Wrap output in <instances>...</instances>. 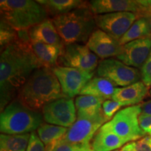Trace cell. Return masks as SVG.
<instances>
[{
    "label": "cell",
    "mask_w": 151,
    "mask_h": 151,
    "mask_svg": "<svg viewBox=\"0 0 151 151\" xmlns=\"http://www.w3.org/2000/svg\"><path fill=\"white\" fill-rule=\"evenodd\" d=\"M52 69L59 81L62 94L67 98H73L80 94L83 88L94 76V72L62 66H57Z\"/></svg>",
    "instance_id": "7c38bea8"
},
{
    "label": "cell",
    "mask_w": 151,
    "mask_h": 151,
    "mask_svg": "<svg viewBox=\"0 0 151 151\" xmlns=\"http://www.w3.org/2000/svg\"><path fill=\"white\" fill-rule=\"evenodd\" d=\"M149 22H150V27H151V20H149Z\"/></svg>",
    "instance_id": "d590c367"
},
{
    "label": "cell",
    "mask_w": 151,
    "mask_h": 151,
    "mask_svg": "<svg viewBox=\"0 0 151 151\" xmlns=\"http://www.w3.org/2000/svg\"><path fill=\"white\" fill-rule=\"evenodd\" d=\"M141 114L151 115V99L141 104Z\"/></svg>",
    "instance_id": "d6a6232c"
},
{
    "label": "cell",
    "mask_w": 151,
    "mask_h": 151,
    "mask_svg": "<svg viewBox=\"0 0 151 151\" xmlns=\"http://www.w3.org/2000/svg\"><path fill=\"white\" fill-rule=\"evenodd\" d=\"M148 94H149V96H150V97H151V88H150V90H149V92H148Z\"/></svg>",
    "instance_id": "e575fe53"
},
{
    "label": "cell",
    "mask_w": 151,
    "mask_h": 151,
    "mask_svg": "<svg viewBox=\"0 0 151 151\" xmlns=\"http://www.w3.org/2000/svg\"><path fill=\"white\" fill-rule=\"evenodd\" d=\"M115 85L107 79L93 77L80 92V95H90L104 100L112 99L116 88Z\"/></svg>",
    "instance_id": "d6986e66"
},
{
    "label": "cell",
    "mask_w": 151,
    "mask_h": 151,
    "mask_svg": "<svg viewBox=\"0 0 151 151\" xmlns=\"http://www.w3.org/2000/svg\"><path fill=\"white\" fill-rule=\"evenodd\" d=\"M151 38L135 40L122 46L120 54L117 59L126 65L134 68H141L150 57Z\"/></svg>",
    "instance_id": "5bb4252c"
},
{
    "label": "cell",
    "mask_w": 151,
    "mask_h": 151,
    "mask_svg": "<svg viewBox=\"0 0 151 151\" xmlns=\"http://www.w3.org/2000/svg\"><path fill=\"white\" fill-rule=\"evenodd\" d=\"M86 46L102 60L117 57L120 54L122 48L118 40L100 29L94 30L87 41Z\"/></svg>",
    "instance_id": "9a60e30c"
},
{
    "label": "cell",
    "mask_w": 151,
    "mask_h": 151,
    "mask_svg": "<svg viewBox=\"0 0 151 151\" xmlns=\"http://www.w3.org/2000/svg\"><path fill=\"white\" fill-rule=\"evenodd\" d=\"M1 20L17 32L29 30L47 20L46 10L37 1L1 0Z\"/></svg>",
    "instance_id": "277c9868"
},
{
    "label": "cell",
    "mask_w": 151,
    "mask_h": 151,
    "mask_svg": "<svg viewBox=\"0 0 151 151\" xmlns=\"http://www.w3.org/2000/svg\"><path fill=\"white\" fill-rule=\"evenodd\" d=\"M48 15L54 17L67 14L79 8L89 7V2L81 0H39Z\"/></svg>",
    "instance_id": "ffe728a7"
},
{
    "label": "cell",
    "mask_w": 151,
    "mask_h": 151,
    "mask_svg": "<svg viewBox=\"0 0 151 151\" xmlns=\"http://www.w3.org/2000/svg\"><path fill=\"white\" fill-rule=\"evenodd\" d=\"M89 8L94 15L117 12H131L140 18L151 16V1L134 0H93Z\"/></svg>",
    "instance_id": "30bf717a"
},
{
    "label": "cell",
    "mask_w": 151,
    "mask_h": 151,
    "mask_svg": "<svg viewBox=\"0 0 151 151\" xmlns=\"http://www.w3.org/2000/svg\"><path fill=\"white\" fill-rule=\"evenodd\" d=\"M103 111L92 116H77V119L68 131L62 140L76 144L90 145L97 132L106 122Z\"/></svg>",
    "instance_id": "ba28073f"
},
{
    "label": "cell",
    "mask_w": 151,
    "mask_h": 151,
    "mask_svg": "<svg viewBox=\"0 0 151 151\" xmlns=\"http://www.w3.org/2000/svg\"><path fill=\"white\" fill-rule=\"evenodd\" d=\"M139 123L141 129L146 134L151 136V115L140 114L139 116Z\"/></svg>",
    "instance_id": "4dcf8cb0"
},
{
    "label": "cell",
    "mask_w": 151,
    "mask_h": 151,
    "mask_svg": "<svg viewBox=\"0 0 151 151\" xmlns=\"http://www.w3.org/2000/svg\"><path fill=\"white\" fill-rule=\"evenodd\" d=\"M43 67L34 53L30 39L18 40L6 46L0 58L1 111L9 104L36 69Z\"/></svg>",
    "instance_id": "6da1fadb"
},
{
    "label": "cell",
    "mask_w": 151,
    "mask_h": 151,
    "mask_svg": "<svg viewBox=\"0 0 151 151\" xmlns=\"http://www.w3.org/2000/svg\"><path fill=\"white\" fill-rule=\"evenodd\" d=\"M141 80L147 88L151 87V58H149L141 68Z\"/></svg>",
    "instance_id": "f546056e"
},
{
    "label": "cell",
    "mask_w": 151,
    "mask_h": 151,
    "mask_svg": "<svg viewBox=\"0 0 151 151\" xmlns=\"http://www.w3.org/2000/svg\"><path fill=\"white\" fill-rule=\"evenodd\" d=\"M30 134L0 135V151H26Z\"/></svg>",
    "instance_id": "d4e9b609"
},
{
    "label": "cell",
    "mask_w": 151,
    "mask_h": 151,
    "mask_svg": "<svg viewBox=\"0 0 151 151\" xmlns=\"http://www.w3.org/2000/svg\"><path fill=\"white\" fill-rule=\"evenodd\" d=\"M69 128L48 123H42L37 129V134L46 147V151H51L63 139Z\"/></svg>",
    "instance_id": "7402d4cb"
},
{
    "label": "cell",
    "mask_w": 151,
    "mask_h": 151,
    "mask_svg": "<svg viewBox=\"0 0 151 151\" xmlns=\"http://www.w3.org/2000/svg\"><path fill=\"white\" fill-rule=\"evenodd\" d=\"M151 38V27L149 18H140L137 19L129 30L119 41L121 46L131 41L141 39Z\"/></svg>",
    "instance_id": "603a6c76"
},
{
    "label": "cell",
    "mask_w": 151,
    "mask_h": 151,
    "mask_svg": "<svg viewBox=\"0 0 151 151\" xmlns=\"http://www.w3.org/2000/svg\"><path fill=\"white\" fill-rule=\"evenodd\" d=\"M97 74L110 81L115 86L122 88L139 82L141 79V71L137 68L126 65L113 58L101 60L97 68Z\"/></svg>",
    "instance_id": "52a82bcc"
},
{
    "label": "cell",
    "mask_w": 151,
    "mask_h": 151,
    "mask_svg": "<svg viewBox=\"0 0 151 151\" xmlns=\"http://www.w3.org/2000/svg\"><path fill=\"white\" fill-rule=\"evenodd\" d=\"M26 151H46V147L36 132L30 134V138Z\"/></svg>",
    "instance_id": "f1b7e54d"
},
{
    "label": "cell",
    "mask_w": 151,
    "mask_h": 151,
    "mask_svg": "<svg viewBox=\"0 0 151 151\" xmlns=\"http://www.w3.org/2000/svg\"><path fill=\"white\" fill-rule=\"evenodd\" d=\"M139 17L131 12L94 15L96 25L118 41Z\"/></svg>",
    "instance_id": "4fadbf2b"
},
{
    "label": "cell",
    "mask_w": 151,
    "mask_h": 151,
    "mask_svg": "<svg viewBox=\"0 0 151 151\" xmlns=\"http://www.w3.org/2000/svg\"><path fill=\"white\" fill-rule=\"evenodd\" d=\"M141 113V104L127 106L117 112L104 125L127 142L138 141L146 135L139 126Z\"/></svg>",
    "instance_id": "8992f818"
},
{
    "label": "cell",
    "mask_w": 151,
    "mask_h": 151,
    "mask_svg": "<svg viewBox=\"0 0 151 151\" xmlns=\"http://www.w3.org/2000/svg\"><path fill=\"white\" fill-rule=\"evenodd\" d=\"M127 141L118 137L104 124L94 136L92 148L94 151H114L121 148Z\"/></svg>",
    "instance_id": "ac0fdd59"
},
{
    "label": "cell",
    "mask_w": 151,
    "mask_h": 151,
    "mask_svg": "<svg viewBox=\"0 0 151 151\" xmlns=\"http://www.w3.org/2000/svg\"><path fill=\"white\" fill-rule=\"evenodd\" d=\"M19 39L18 32L10 27L2 20H1V29H0V44L1 50L12 44Z\"/></svg>",
    "instance_id": "484cf974"
},
{
    "label": "cell",
    "mask_w": 151,
    "mask_h": 151,
    "mask_svg": "<svg viewBox=\"0 0 151 151\" xmlns=\"http://www.w3.org/2000/svg\"><path fill=\"white\" fill-rule=\"evenodd\" d=\"M59 60L62 67L75 68L88 72H94L99 65V58L86 45L71 43L65 45Z\"/></svg>",
    "instance_id": "9c48e42d"
},
{
    "label": "cell",
    "mask_w": 151,
    "mask_h": 151,
    "mask_svg": "<svg viewBox=\"0 0 151 151\" xmlns=\"http://www.w3.org/2000/svg\"><path fill=\"white\" fill-rule=\"evenodd\" d=\"M135 151H151V136L143 137L134 142Z\"/></svg>",
    "instance_id": "1f68e13d"
},
{
    "label": "cell",
    "mask_w": 151,
    "mask_h": 151,
    "mask_svg": "<svg viewBox=\"0 0 151 151\" xmlns=\"http://www.w3.org/2000/svg\"><path fill=\"white\" fill-rule=\"evenodd\" d=\"M28 33L32 41L53 45L61 48H63L65 46L53 22L48 19L30 28L28 30Z\"/></svg>",
    "instance_id": "e0dca14e"
},
{
    "label": "cell",
    "mask_w": 151,
    "mask_h": 151,
    "mask_svg": "<svg viewBox=\"0 0 151 151\" xmlns=\"http://www.w3.org/2000/svg\"><path fill=\"white\" fill-rule=\"evenodd\" d=\"M114 151H120L119 150H114Z\"/></svg>",
    "instance_id": "74e56055"
},
{
    "label": "cell",
    "mask_w": 151,
    "mask_h": 151,
    "mask_svg": "<svg viewBox=\"0 0 151 151\" xmlns=\"http://www.w3.org/2000/svg\"><path fill=\"white\" fill-rule=\"evenodd\" d=\"M65 97L61 86L51 68L36 69L18 92V99L35 111L43 109L48 103Z\"/></svg>",
    "instance_id": "7a4b0ae2"
},
{
    "label": "cell",
    "mask_w": 151,
    "mask_h": 151,
    "mask_svg": "<svg viewBox=\"0 0 151 151\" xmlns=\"http://www.w3.org/2000/svg\"><path fill=\"white\" fill-rule=\"evenodd\" d=\"M31 47L34 53L43 67L51 68V69L57 65L58 60L63 48L53 45H48L32 41Z\"/></svg>",
    "instance_id": "44dd1931"
},
{
    "label": "cell",
    "mask_w": 151,
    "mask_h": 151,
    "mask_svg": "<svg viewBox=\"0 0 151 151\" xmlns=\"http://www.w3.org/2000/svg\"><path fill=\"white\" fill-rule=\"evenodd\" d=\"M148 92V88L139 81L127 87L116 88L112 100L118 101L122 106H131L141 102Z\"/></svg>",
    "instance_id": "2e32d148"
},
{
    "label": "cell",
    "mask_w": 151,
    "mask_h": 151,
    "mask_svg": "<svg viewBox=\"0 0 151 151\" xmlns=\"http://www.w3.org/2000/svg\"><path fill=\"white\" fill-rule=\"evenodd\" d=\"M52 21L65 45L87 43L97 26L89 7L53 17Z\"/></svg>",
    "instance_id": "3957f363"
},
{
    "label": "cell",
    "mask_w": 151,
    "mask_h": 151,
    "mask_svg": "<svg viewBox=\"0 0 151 151\" xmlns=\"http://www.w3.org/2000/svg\"><path fill=\"white\" fill-rule=\"evenodd\" d=\"M149 58H151V50H150V57Z\"/></svg>",
    "instance_id": "8d00e7d4"
},
{
    "label": "cell",
    "mask_w": 151,
    "mask_h": 151,
    "mask_svg": "<svg viewBox=\"0 0 151 151\" xmlns=\"http://www.w3.org/2000/svg\"><path fill=\"white\" fill-rule=\"evenodd\" d=\"M51 151H94L91 145L76 144L60 140Z\"/></svg>",
    "instance_id": "4316f807"
},
{
    "label": "cell",
    "mask_w": 151,
    "mask_h": 151,
    "mask_svg": "<svg viewBox=\"0 0 151 151\" xmlns=\"http://www.w3.org/2000/svg\"><path fill=\"white\" fill-rule=\"evenodd\" d=\"M122 106L118 103V101L114 100H106L102 104V111L107 121L111 120V119L114 115L116 114V112L119 111Z\"/></svg>",
    "instance_id": "83f0119b"
},
{
    "label": "cell",
    "mask_w": 151,
    "mask_h": 151,
    "mask_svg": "<svg viewBox=\"0 0 151 151\" xmlns=\"http://www.w3.org/2000/svg\"><path fill=\"white\" fill-rule=\"evenodd\" d=\"M46 123L70 127L77 119L76 109L73 98L62 97L48 103L42 109Z\"/></svg>",
    "instance_id": "8fae6325"
},
{
    "label": "cell",
    "mask_w": 151,
    "mask_h": 151,
    "mask_svg": "<svg viewBox=\"0 0 151 151\" xmlns=\"http://www.w3.org/2000/svg\"><path fill=\"white\" fill-rule=\"evenodd\" d=\"M42 124L39 111L27 108L18 99L13 100L1 111L0 130L4 134H24L34 132Z\"/></svg>",
    "instance_id": "5b68a950"
},
{
    "label": "cell",
    "mask_w": 151,
    "mask_h": 151,
    "mask_svg": "<svg viewBox=\"0 0 151 151\" xmlns=\"http://www.w3.org/2000/svg\"><path fill=\"white\" fill-rule=\"evenodd\" d=\"M105 100L90 95H79L76 98L77 116H92L102 109Z\"/></svg>",
    "instance_id": "cb8c5ba5"
},
{
    "label": "cell",
    "mask_w": 151,
    "mask_h": 151,
    "mask_svg": "<svg viewBox=\"0 0 151 151\" xmlns=\"http://www.w3.org/2000/svg\"><path fill=\"white\" fill-rule=\"evenodd\" d=\"M120 151H135L134 150V142L127 143L122 147Z\"/></svg>",
    "instance_id": "836d02e7"
}]
</instances>
